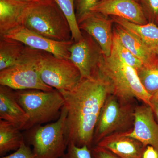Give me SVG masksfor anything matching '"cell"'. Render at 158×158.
Masks as SVG:
<instances>
[{"instance_id":"obj_1","label":"cell","mask_w":158,"mask_h":158,"mask_svg":"<svg viewBox=\"0 0 158 158\" xmlns=\"http://www.w3.org/2000/svg\"><path fill=\"white\" fill-rule=\"evenodd\" d=\"M67 110L65 138L67 145L72 142L79 147L94 146V135L103 106L111 94L109 86L97 76L82 78L71 91H59Z\"/></svg>"},{"instance_id":"obj_2","label":"cell","mask_w":158,"mask_h":158,"mask_svg":"<svg viewBox=\"0 0 158 158\" xmlns=\"http://www.w3.org/2000/svg\"><path fill=\"white\" fill-rule=\"evenodd\" d=\"M97 76L106 83L111 94L125 100L138 99L150 106L151 97L141 85L137 70L113 55H103Z\"/></svg>"},{"instance_id":"obj_3","label":"cell","mask_w":158,"mask_h":158,"mask_svg":"<svg viewBox=\"0 0 158 158\" xmlns=\"http://www.w3.org/2000/svg\"><path fill=\"white\" fill-rule=\"evenodd\" d=\"M23 26L53 40H73L68 20L54 0H40L34 3L29 9Z\"/></svg>"},{"instance_id":"obj_4","label":"cell","mask_w":158,"mask_h":158,"mask_svg":"<svg viewBox=\"0 0 158 158\" xmlns=\"http://www.w3.org/2000/svg\"><path fill=\"white\" fill-rule=\"evenodd\" d=\"M15 97L29 117L23 130L49 122L59 117L65 105L64 98L56 90H15Z\"/></svg>"},{"instance_id":"obj_5","label":"cell","mask_w":158,"mask_h":158,"mask_svg":"<svg viewBox=\"0 0 158 158\" xmlns=\"http://www.w3.org/2000/svg\"><path fill=\"white\" fill-rule=\"evenodd\" d=\"M135 100L127 101L110 94L105 102L97 123L94 146L107 136L128 133L134 126Z\"/></svg>"},{"instance_id":"obj_6","label":"cell","mask_w":158,"mask_h":158,"mask_svg":"<svg viewBox=\"0 0 158 158\" xmlns=\"http://www.w3.org/2000/svg\"><path fill=\"white\" fill-rule=\"evenodd\" d=\"M67 110L65 106L56 121L38 125L28 130V141L36 158H61L67 148L65 122Z\"/></svg>"},{"instance_id":"obj_7","label":"cell","mask_w":158,"mask_h":158,"mask_svg":"<svg viewBox=\"0 0 158 158\" xmlns=\"http://www.w3.org/2000/svg\"><path fill=\"white\" fill-rule=\"evenodd\" d=\"M37 69L43 82L59 91L73 90L82 79L78 69L70 60L42 51Z\"/></svg>"},{"instance_id":"obj_8","label":"cell","mask_w":158,"mask_h":158,"mask_svg":"<svg viewBox=\"0 0 158 158\" xmlns=\"http://www.w3.org/2000/svg\"><path fill=\"white\" fill-rule=\"evenodd\" d=\"M41 51L32 49L23 60L0 71V85L14 90H55L44 84L40 76L37 62Z\"/></svg>"},{"instance_id":"obj_9","label":"cell","mask_w":158,"mask_h":158,"mask_svg":"<svg viewBox=\"0 0 158 158\" xmlns=\"http://www.w3.org/2000/svg\"><path fill=\"white\" fill-rule=\"evenodd\" d=\"M82 31L83 37L71 46L69 60L78 69L82 78L90 79L97 76L99 64L103 54L93 37Z\"/></svg>"},{"instance_id":"obj_10","label":"cell","mask_w":158,"mask_h":158,"mask_svg":"<svg viewBox=\"0 0 158 158\" xmlns=\"http://www.w3.org/2000/svg\"><path fill=\"white\" fill-rule=\"evenodd\" d=\"M3 37L16 40L34 49L69 59L70 57L69 48L74 42L73 40L59 41L50 39L31 31L24 26L11 30Z\"/></svg>"},{"instance_id":"obj_11","label":"cell","mask_w":158,"mask_h":158,"mask_svg":"<svg viewBox=\"0 0 158 158\" xmlns=\"http://www.w3.org/2000/svg\"><path fill=\"white\" fill-rule=\"evenodd\" d=\"M81 31L93 37L106 57L110 56L113 44V19L98 12L90 11L77 21Z\"/></svg>"},{"instance_id":"obj_12","label":"cell","mask_w":158,"mask_h":158,"mask_svg":"<svg viewBox=\"0 0 158 158\" xmlns=\"http://www.w3.org/2000/svg\"><path fill=\"white\" fill-rule=\"evenodd\" d=\"M126 135L158 151V123L149 106L143 103L136 106L132 130Z\"/></svg>"},{"instance_id":"obj_13","label":"cell","mask_w":158,"mask_h":158,"mask_svg":"<svg viewBox=\"0 0 158 158\" xmlns=\"http://www.w3.org/2000/svg\"><path fill=\"white\" fill-rule=\"evenodd\" d=\"M90 11L121 18L138 24L148 23L140 4L135 0H99Z\"/></svg>"},{"instance_id":"obj_14","label":"cell","mask_w":158,"mask_h":158,"mask_svg":"<svg viewBox=\"0 0 158 158\" xmlns=\"http://www.w3.org/2000/svg\"><path fill=\"white\" fill-rule=\"evenodd\" d=\"M97 146L108 150L119 158H141L145 145L126 133H116L103 138Z\"/></svg>"},{"instance_id":"obj_15","label":"cell","mask_w":158,"mask_h":158,"mask_svg":"<svg viewBox=\"0 0 158 158\" xmlns=\"http://www.w3.org/2000/svg\"><path fill=\"white\" fill-rule=\"evenodd\" d=\"M33 4L15 0H0L1 37L11 30L23 25L27 14Z\"/></svg>"},{"instance_id":"obj_16","label":"cell","mask_w":158,"mask_h":158,"mask_svg":"<svg viewBox=\"0 0 158 158\" xmlns=\"http://www.w3.org/2000/svg\"><path fill=\"white\" fill-rule=\"evenodd\" d=\"M0 119L12 123L23 130L29 117L15 97V90L0 86Z\"/></svg>"},{"instance_id":"obj_17","label":"cell","mask_w":158,"mask_h":158,"mask_svg":"<svg viewBox=\"0 0 158 158\" xmlns=\"http://www.w3.org/2000/svg\"><path fill=\"white\" fill-rule=\"evenodd\" d=\"M113 22L132 33L152 54L158 55V26L148 22L138 24L121 18L111 16Z\"/></svg>"},{"instance_id":"obj_18","label":"cell","mask_w":158,"mask_h":158,"mask_svg":"<svg viewBox=\"0 0 158 158\" xmlns=\"http://www.w3.org/2000/svg\"><path fill=\"white\" fill-rule=\"evenodd\" d=\"M32 49L16 40L1 37L0 71L22 61Z\"/></svg>"},{"instance_id":"obj_19","label":"cell","mask_w":158,"mask_h":158,"mask_svg":"<svg viewBox=\"0 0 158 158\" xmlns=\"http://www.w3.org/2000/svg\"><path fill=\"white\" fill-rule=\"evenodd\" d=\"M113 32L123 45L140 59L143 65L149 64L156 58V55L151 52L135 35L121 26L116 24Z\"/></svg>"},{"instance_id":"obj_20","label":"cell","mask_w":158,"mask_h":158,"mask_svg":"<svg viewBox=\"0 0 158 158\" xmlns=\"http://www.w3.org/2000/svg\"><path fill=\"white\" fill-rule=\"evenodd\" d=\"M20 130L9 122L0 120V155L17 150L24 140Z\"/></svg>"},{"instance_id":"obj_21","label":"cell","mask_w":158,"mask_h":158,"mask_svg":"<svg viewBox=\"0 0 158 158\" xmlns=\"http://www.w3.org/2000/svg\"><path fill=\"white\" fill-rule=\"evenodd\" d=\"M138 78L145 91L151 97L158 96V57L143 65L137 70Z\"/></svg>"},{"instance_id":"obj_22","label":"cell","mask_w":158,"mask_h":158,"mask_svg":"<svg viewBox=\"0 0 158 158\" xmlns=\"http://www.w3.org/2000/svg\"><path fill=\"white\" fill-rule=\"evenodd\" d=\"M68 20L71 30L72 39L74 42L79 41L82 37V31L79 27L76 16L74 0H54Z\"/></svg>"},{"instance_id":"obj_23","label":"cell","mask_w":158,"mask_h":158,"mask_svg":"<svg viewBox=\"0 0 158 158\" xmlns=\"http://www.w3.org/2000/svg\"><path fill=\"white\" fill-rule=\"evenodd\" d=\"M111 55L131 66L136 70L141 68L143 65L140 59L123 45L114 33H113V44Z\"/></svg>"},{"instance_id":"obj_24","label":"cell","mask_w":158,"mask_h":158,"mask_svg":"<svg viewBox=\"0 0 158 158\" xmlns=\"http://www.w3.org/2000/svg\"><path fill=\"white\" fill-rule=\"evenodd\" d=\"M138 2L148 22L158 26V0H140Z\"/></svg>"},{"instance_id":"obj_25","label":"cell","mask_w":158,"mask_h":158,"mask_svg":"<svg viewBox=\"0 0 158 158\" xmlns=\"http://www.w3.org/2000/svg\"><path fill=\"white\" fill-rule=\"evenodd\" d=\"M61 158H93L91 148L87 145L81 147L77 146L74 143H69L67 152Z\"/></svg>"},{"instance_id":"obj_26","label":"cell","mask_w":158,"mask_h":158,"mask_svg":"<svg viewBox=\"0 0 158 158\" xmlns=\"http://www.w3.org/2000/svg\"><path fill=\"white\" fill-rule=\"evenodd\" d=\"M99 0H74L75 10L77 21L90 12V9Z\"/></svg>"},{"instance_id":"obj_27","label":"cell","mask_w":158,"mask_h":158,"mask_svg":"<svg viewBox=\"0 0 158 158\" xmlns=\"http://www.w3.org/2000/svg\"><path fill=\"white\" fill-rule=\"evenodd\" d=\"M1 158H36L33 150L23 141L19 148L15 152Z\"/></svg>"},{"instance_id":"obj_28","label":"cell","mask_w":158,"mask_h":158,"mask_svg":"<svg viewBox=\"0 0 158 158\" xmlns=\"http://www.w3.org/2000/svg\"><path fill=\"white\" fill-rule=\"evenodd\" d=\"M93 158H119L108 150L94 145L91 148Z\"/></svg>"},{"instance_id":"obj_29","label":"cell","mask_w":158,"mask_h":158,"mask_svg":"<svg viewBox=\"0 0 158 158\" xmlns=\"http://www.w3.org/2000/svg\"><path fill=\"white\" fill-rule=\"evenodd\" d=\"M141 158H158V151L151 145H145Z\"/></svg>"},{"instance_id":"obj_30","label":"cell","mask_w":158,"mask_h":158,"mask_svg":"<svg viewBox=\"0 0 158 158\" xmlns=\"http://www.w3.org/2000/svg\"><path fill=\"white\" fill-rule=\"evenodd\" d=\"M150 106L152 109L155 118L158 123V96L151 98Z\"/></svg>"},{"instance_id":"obj_31","label":"cell","mask_w":158,"mask_h":158,"mask_svg":"<svg viewBox=\"0 0 158 158\" xmlns=\"http://www.w3.org/2000/svg\"><path fill=\"white\" fill-rule=\"evenodd\" d=\"M15 1H20V2H24L29 3H34L38 2L40 0H15Z\"/></svg>"},{"instance_id":"obj_32","label":"cell","mask_w":158,"mask_h":158,"mask_svg":"<svg viewBox=\"0 0 158 158\" xmlns=\"http://www.w3.org/2000/svg\"><path fill=\"white\" fill-rule=\"evenodd\" d=\"M135 1H137V2H139V1H140V0H135Z\"/></svg>"},{"instance_id":"obj_33","label":"cell","mask_w":158,"mask_h":158,"mask_svg":"<svg viewBox=\"0 0 158 158\" xmlns=\"http://www.w3.org/2000/svg\"><path fill=\"white\" fill-rule=\"evenodd\" d=\"M157 57H158V56H157Z\"/></svg>"}]
</instances>
